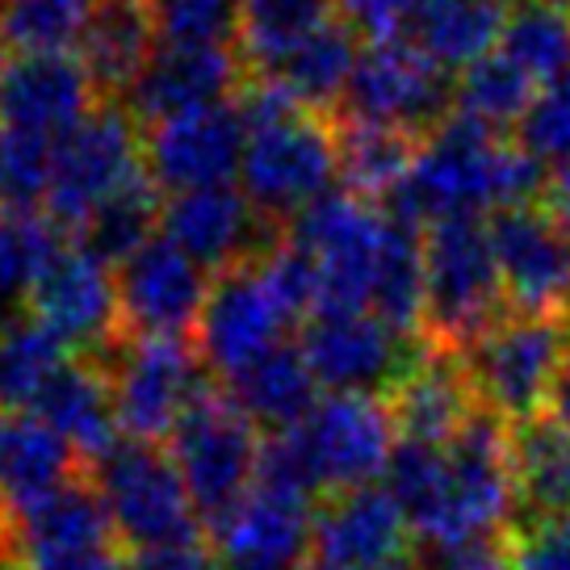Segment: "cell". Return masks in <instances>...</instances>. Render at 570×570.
Masks as SVG:
<instances>
[{
    "mask_svg": "<svg viewBox=\"0 0 570 570\" xmlns=\"http://www.w3.org/2000/svg\"><path fill=\"white\" fill-rule=\"evenodd\" d=\"M382 487L424 546L499 537L517 520L512 428L479 407L449 445L399 441Z\"/></svg>",
    "mask_w": 570,
    "mask_h": 570,
    "instance_id": "6da1fadb",
    "label": "cell"
},
{
    "mask_svg": "<svg viewBox=\"0 0 570 570\" xmlns=\"http://www.w3.org/2000/svg\"><path fill=\"white\" fill-rule=\"evenodd\" d=\"M550 173L524 156L517 142H503L495 130L449 114L415 147L411 173L391 194L386 210L407 218L411 227H436L453 218L520 210L546 202Z\"/></svg>",
    "mask_w": 570,
    "mask_h": 570,
    "instance_id": "7a4b0ae2",
    "label": "cell"
},
{
    "mask_svg": "<svg viewBox=\"0 0 570 570\" xmlns=\"http://www.w3.org/2000/svg\"><path fill=\"white\" fill-rule=\"evenodd\" d=\"M394 445L391 407L377 394H327L303 424L268 432L261 482L306 499L374 487L391 465Z\"/></svg>",
    "mask_w": 570,
    "mask_h": 570,
    "instance_id": "3957f363",
    "label": "cell"
},
{
    "mask_svg": "<svg viewBox=\"0 0 570 570\" xmlns=\"http://www.w3.org/2000/svg\"><path fill=\"white\" fill-rule=\"evenodd\" d=\"M567 356L570 332L562 320L503 311L487 332L465 344L458 361L474 391V403L508 428H517L550 407Z\"/></svg>",
    "mask_w": 570,
    "mask_h": 570,
    "instance_id": "277c9868",
    "label": "cell"
},
{
    "mask_svg": "<svg viewBox=\"0 0 570 570\" xmlns=\"http://www.w3.org/2000/svg\"><path fill=\"white\" fill-rule=\"evenodd\" d=\"M89 482L109 517L114 541L135 553L197 541V508L164 445L122 436L97 462Z\"/></svg>",
    "mask_w": 570,
    "mask_h": 570,
    "instance_id": "5b68a950",
    "label": "cell"
},
{
    "mask_svg": "<svg viewBox=\"0 0 570 570\" xmlns=\"http://www.w3.org/2000/svg\"><path fill=\"white\" fill-rule=\"evenodd\" d=\"M495 244L482 218H453L424 232V332L428 344L462 353L503 315Z\"/></svg>",
    "mask_w": 570,
    "mask_h": 570,
    "instance_id": "8992f818",
    "label": "cell"
},
{
    "mask_svg": "<svg viewBox=\"0 0 570 570\" xmlns=\"http://www.w3.org/2000/svg\"><path fill=\"white\" fill-rule=\"evenodd\" d=\"M97 361L109 377L122 436L135 441H168L180 420L210 394V370L189 340L122 332Z\"/></svg>",
    "mask_w": 570,
    "mask_h": 570,
    "instance_id": "52a82bcc",
    "label": "cell"
},
{
    "mask_svg": "<svg viewBox=\"0 0 570 570\" xmlns=\"http://www.w3.org/2000/svg\"><path fill=\"white\" fill-rule=\"evenodd\" d=\"M391 210L356 194H323L289 223V244L315 268L320 311H370Z\"/></svg>",
    "mask_w": 570,
    "mask_h": 570,
    "instance_id": "ba28073f",
    "label": "cell"
},
{
    "mask_svg": "<svg viewBox=\"0 0 570 570\" xmlns=\"http://www.w3.org/2000/svg\"><path fill=\"white\" fill-rule=\"evenodd\" d=\"M336 177V130L323 122V114H306V109L252 130L244 164H239V189L265 223H294L306 206L332 194Z\"/></svg>",
    "mask_w": 570,
    "mask_h": 570,
    "instance_id": "9c48e42d",
    "label": "cell"
},
{
    "mask_svg": "<svg viewBox=\"0 0 570 570\" xmlns=\"http://www.w3.org/2000/svg\"><path fill=\"white\" fill-rule=\"evenodd\" d=\"M265 436L227 394H206L177 432L168 436V458L177 465L197 517L214 524L261 482Z\"/></svg>",
    "mask_w": 570,
    "mask_h": 570,
    "instance_id": "30bf717a",
    "label": "cell"
},
{
    "mask_svg": "<svg viewBox=\"0 0 570 570\" xmlns=\"http://www.w3.org/2000/svg\"><path fill=\"white\" fill-rule=\"evenodd\" d=\"M135 177H142L139 122L122 106H97L55 142V173L42 206L55 227L80 235L92 214Z\"/></svg>",
    "mask_w": 570,
    "mask_h": 570,
    "instance_id": "8fae6325",
    "label": "cell"
},
{
    "mask_svg": "<svg viewBox=\"0 0 570 570\" xmlns=\"http://www.w3.org/2000/svg\"><path fill=\"white\" fill-rule=\"evenodd\" d=\"M340 109H344V122L391 126L420 139L453 114V80L415 42L386 38V42L361 47Z\"/></svg>",
    "mask_w": 570,
    "mask_h": 570,
    "instance_id": "7c38bea8",
    "label": "cell"
},
{
    "mask_svg": "<svg viewBox=\"0 0 570 570\" xmlns=\"http://www.w3.org/2000/svg\"><path fill=\"white\" fill-rule=\"evenodd\" d=\"M298 348L320 391L386 399L428 344L377 320L374 311H315L306 320Z\"/></svg>",
    "mask_w": 570,
    "mask_h": 570,
    "instance_id": "4fadbf2b",
    "label": "cell"
},
{
    "mask_svg": "<svg viewBox=\"0 0 570 570\" xmlns=\"http://www.w3.org/2000/svg\"><path fill=\"white\" fill-rule=\"evenodd\" d=\"M289 323H298V315L273 289L265 265L256 256L248 265L227 268L210 282V298L194 327V348L202 365L227 382L256 356L285 344Z\"/></svg>",
    "mask_w": 570,
    "mask_h": 570,
    "instance_id": "5bb4252c",
    "label": "cell"
},
{
    "mask_svg": "<svg viewBox=\"0 0 570 570\" xmlns=\"http://www.w3.org/2000/svg\"><path fill=\"white\" fill-rule=\"evenodd\" d=\"M26 303L30 320L42 323L68 353L101 356L122 336L114 265L85 248L80 239L59 248V256L42 268L35 289L26 294Z\"/></svg>",
    "mask_w": 570,
    "mask_h": 570,
    "instance_id": "9a60e30c",
    "label": "cell"
},
{
    "mask_svg": "<svg viewBox=\"0 0 570 570\" xmlns=\"http://www.w3.org/2000/svg\"><path fill=\"white\" fill-rule=\"evenodd\" d=\"M248 151V126L235 101L156 122L142 139V173L160 194L232 185Z\"/></svg>",
    "mask_w": 570,
    "mask_h": 570,
    "instance_id": "2e32d148",
    "label": "cell"
},
{
    "mask_svg": "<svg viewBox=\"0 0 570 570\" xmlns=\"http://www.w3.org/2000/svg\"><path fill=\"white\" fill-rule=\"evenodd\" d=\"M499 282L508 311L520 315H570V235L546 206L503 210L491 223Z\"/></svg>",
    "mask_w": 570,
    "mask_h": 570,
    "instance_id": "e0dca14e",
    "label": "cell"
},
{
    "mask_svg": "<svg viewBox=\"0 0 570 570\" xmlns=\"http://www.w3.org/2000/svg\"><path fill=\"white\" fill-rule=\"evenodd\" d=\"M114 277H118V315L126 336L185 340L210 298V273L164 235L130 252L114 268Z\"/></svg>",
    "mask_w": 570,
    "mask_h": 570,
    "instance_id": "ac0fdd59",
    "label": "cell"
},
{
    "mask_svg": "<svg viewBox=\"0 0 570 570\" xmlns=\"http://www.w3.org/2000/svg\"><path fill=\"white\" fill-rule=\"evenodd\" d=\"M244 89V55L232 42H160L135 85L122 92V109L135 122H168L194 109L227 106Z\"/></svg>",
    "mask_w": 570,
    "mask_h": 570,
    "instance_id": "d6986e66",
    "label": "cell"
},
{
    "mask_svg": "<svg viewBox=\"0 0 570 570\" xmlns=\"http://www.w3.org/2000/svg\"><path fill=\"white\" fill-rule=\"evenodd\" d=\"M311 499L256 482L227 517L214 520L210 537L227 570H303L311 558Z\"/></svg>",
    "mask_w": 570,
    "mask_h": 570,
    "instance_id": "ffe728a7",
    "label": "cell"
},
{
    "mask_svg": "<svg viewBox=\"0 0 570 570\" xmlns=\"http://www.w3.org/2000/svg\"><path fill=\"white\" fill-rule=\"evenodd\" d=\"M268 227L273 223L256 214L239 185H214V189L164 197L160 235L173 239L206 273H227V268L265 256L273 248Z\"/></svg>",
    "mask_w": 570,
    "mask_h": 570,
    "instance_id": "44dd1931",
    "label": "cell"
},
{
    "mask_svg": "<svg viewBox=\"0 0 570 570\" xmlns=\"http://www.w3.org/2000/svg\"><path fill=\"white\" fill-rule=\"evenodd\" d=\"M411 524L391 491L356 487L340 491L315 512L311 562L315 570H386L407 558Z\"/></svg>",
    "mask_w": 570,
    "mask_h": 570,
    "instance_id": "7402d4cb",
    "label": "cell"
},
{
    "mask_svg": "<svg viewBox=\"0 0 570 570\" xmlns=\"http://www.w3.org/2000/svg\"><path fill=\"white\" fill-rule=\"evenodd\" d=\"M97 80L76 55H18L0 92V126L59 142L97 109Z\"/></svg>",
    "mask_w": 570,
    "mask_h": 570,
    "instance_id": "603a6c76",
    "label": "cell"
},
{
    "mask_svg": "<svg viewBox=\"0 0 570 570\" xmlns=\"http://www.w3.org/2000/svg\"><path fill=\"white\" fill-rule=\"evenodd\" d=\"M386 399H391L386 407H391L399 441H415V445H449L479 411L458 353L436 344H428Z\"/></svg>",
    "mask_w": 570,
    "mask_h": 570,
    "instance_id": "cb8c5ba5",
    "label": "cell"
},
{
    "mask_svg": "<svg viewBox=\"0 0 570 570\" xmlns=\"http://www.w3.org/2000/svg\"><path fill=\"white\" fill-rule=\"evenodd\" d=\"M0 520H4L9 546L18 550L21 562L47 558V553L109 546V541H114L106 508H101V499H97L89 479L63 482L59 491L35 499L30 508L9 512V517H0Z\"/></svg>",
    "mask_w": 570,
    "mask_h": 570,
    "instance_id": "d4e9b609",
    "label": "cell"
},
{
    "mask_svg": "<svg viewBox=\"0 0 570 570\" xmlns=\"http://www.w3.org/2000/svg\"><path fill=\"white\" fill-rule=\"evenodd\" d=\"M76 449L35 411L0 415V517L30 508L35 499L71 482Z\"/></svg>",
    "mask_w": 570,
    "mask_h": 570,
    "instance_id": "484cf974",
    "label": "cell"
},
{
    "mask_svg": "<svg viewBox=\"0 0 570 570\" xmlns=\"http://www.w3.org/2000/svg\"><path fill=\"white\" fill-rule=\"evenodd\" d=\"M227 399L265 432H285L303 424L320 403V382L311 374L298 344H277L256 356L235 377H227Z\"/></svg>",
    "mask_w": 570,
    "mask_h": 570,
    "instance_id": "4316f807",
    "label": "cell"
},
{
    "mask_svg": "<svg viewBox=\"0 0 570 570\" xmlns=\"http://www.w3.org/2000/svg\"><path fill=\"white\" fill-rule=\"evenodd\" d=\"M160 51V26L151 0H97L80 38V59L101 92H126L147 59Z\"/></svg>",
    "mask_w": 570,
    "mask_h": 570,
    "instance_id": "83f0119b",
    "label": "cell"
},
{
    "mask_svg": "<svg viewBox=\"0 0 570 570\" xmlns=\"http://www.w3.org/2000/svg\"><path fill=\"white\" fill-rule=\"evenodd\" d=\"M35 415L47 420L89 462L122 441V424H118V407H114V391L101 361H68L63 374L51 382V391L42 394Z\"/></svg>",
    "mask_w": 570,
    "mask_h": 570,
    "instance_id": "f1b7e54d",
    "label": "cell"
},
{
    "mask_svg": "<svg viewBox=\"0 0 570 570\" xmlns=\"http://www.w3.org/2000/svg\"><path fill=\"white\" fill-rule=\"evenodd\" d=\"M508 13V0H420V9L411 13L407 42H415L436 68L465 71L499 47Z\"/></svg>",
    "mask_w": 570,
    "mask_h": 570,
    "instance_id": "f546056e",
    "label": "cell"
},
{
    "mask_svg": "<svg viewBox=\"0 0 570 570\" xmlns=\"http://www.w3.org/2000/svg\"><path fill=\"white\" fill-rule=\"evenodd\" d=\"M512 479L520 524L570 512V428L553 415L512 428Z\"/></svg>",
    "mask_w": 570,
    "mask_h": 570,
    "instance_id": "4dcf8cb0",
    "label": "cell"
},
{
    "mask_svg": "<svg viewBox=\"0 0 570 570\" xmlns=\"http://www.w3.org/2000/svg\"><path fill=\"white\" fill-rule=\"evenodd\" d=\"M361 42L344 21H332L315 35L298 42L289 55H282L277 63L261 76L277 80L306 114H327L332 106H340V97L348 89V76L356 68Z\"/></svg>",
    "mask_w": 570,
    "mask_h": 570,
    "instance_id": "1f68e13d",
    "label": "cell"
},
{
    "mask_svg": "<svg viewBox=\"0 0 570 570\" xmlns=\"http://www.w3.org/2000/svg\"><path fill=\"white\" fill-rule=\"evenodd\" d=\"M71 356L38 320H13L0 332V415H26L42 403Z\"/></svg>",
    "mask_w": 570,
    "mask_h": 570,
    "instance_id": "d6a6232c",
    "label": "cell"
},
{
    "mask_svg": "<svg viewBox=\"0 0 570 570\" xmlns=\"http://www.w3.org/2000/svg\"><path fill=\"white\" fill-rule=\"evenodd\" d=\"M336 147L340 180L348 185V194L365 197V202H391V194L411 173L420 139L391 130V126L344 122L336 135Z\"/></svg>",
    "mask_w": 570,
    "mask_h": 570,
    "instance_id": "836d02e7",
    "label": "cell"
},
{
    "mask_svg": "<svg viewBox=\"0 0 570 570\" xmlns=\"http://www.w3.org/2000/svg\"><path fill=\"white\" fill-rule=\"evenodd\" d=\"M340 0H244L239 4V55L268 71L282 55L336 21Z\"/></svg>",
    "mask_w": 570,
    "mask_h": 570,
    "instance_id": "e575fe53",
    "label": "cell"
},
{
    "mask_svg": "<svg viewBox=\"0 0 570 570\" xmlns=\"http://www.w3.org/2000/svg\"><path fill=\"white\" fill-rule=\"evenodd\" d=\"M370 311L407 336L424 332V235L399 214H391V235L382 248Z\"/></svg>",
    "mask_w": 570,
    "mask_h": 570,
    "instance_id": "d590c367",
    "label": "cell"
},
{
    "mask_svg": "<svg viewBox=\"0 0 570 570\" xmlns=\"http://www.w3.org/2000/svg\"><path fill=\"white\" fill-rule=\"evenodd\" d=\"M533 92H537L533 80L495 47V51L482 55L479 63H470L453 80V114H462V118H470V122H479L499 135L503 126H517L524 118Z\"/></svg>",
    "mask_w": 570,
    "mask_h": 570,
    "instance_id": "8d00e7d4",
    "label": "cell"
},
{
    "mask_svg": "<svg viewBox=\"0 0 570 570\" xmlns=\"http://www.w3.org/2000/svg\"><path fill=\"white\" fill-rule=\"evenodd\" d=\"M160 223H164V197L160 189L142 177H135L126 189L109 197L101 210L92 214L89 223L80 227V244L92 248L101 261L109 265H122L130 252H139L147 239H156L160 235Z\"/></svg>",
    "mask_w": 570,
    "mask_h": 570,
    "instance_id": "74e56055",
    "label": "cell"
},
{
    "mask_svg": "<svg viewBox=\"0 0 570 570\" xmlns=\"http://www.w3.org/2000/svg\"><path fill=\"white\" fill-rule=\"evenodd\" d=\"M499 51L508 55L537 89L570 68V9L524 0L508 13Z\"/></svg>",
    "mask_w": 570,
    "mask_h": 570,
    "instance_id": "f35d334b",
    "label": "cell"
},
{
    "mask_svg": "<svg viewBox=\"0 0 570 570\" xmlns=\"http://www.w3.org/2000/svg\"><path fill=\"white\" fill-rule=\"evenodd\" d=\"M97 0H13L0 13L4 47L21 55H68L89 30Z\"/></svg>",
    "mask_w": 570,
    "mask_h": 570,
    "instance_id": "ab89813d",
    "label": "cell"
},
{
    "mask_svg": "<svg viewBox=\"0 0 570 570\" xmlns=\"http://www.w3.org/2000/svg\"><path fill=\"white\" fill-rule=\"evenodd\" d=\"M59 248H63V235L51 223V214L0 210V289L9 298L30 294Z\"/></svg>",
    "mask_w": 570,
    "mask_h": 570,
    "instance_id": "60d3db41",
    "label": "cell"
},
{
    "mask_svg": "<svg viewBox=\"0 0 570 570\" xmlns=\"http://www.w3.org/2000/svg\"><path fill=\"white\" fill-rule=\"evenodd\" d=\"M517 147L546 173L570 168V68L533 92L524 118L517 122Z\"/></svg>",
    "mask_w": 570,
    "mask_h": 570,
    "instance_id": "b9f144b4",
    "label": "cell"
},
{
    "mask_svg": "<svg viewBox=\"0 0 570 570\" xmlns=\"http://www.w3.org/2000/svg\"><path fill=\"white\" fill-rule=\"evenodd\" d=\"M55 173V142L0 126V210H38Z\"/></svg>",
    "mask_w": 570,
    "mask_h": 570,
    "instance_id": "7bdbcfd3",
    "label": "cell"
},
{
    "mask_svg": "<svg viewBox=\"0 0 570 570\" xmlns=\"http://www.w3.org/2000/svg\"><path fill=\"white\" fill-rule=\"evenodd\" d=\"M508 558L512 570H570V512L517 524Z\"/></svg>",
    "mask_w": 570,
    "mask_h": 570,
    "instance_id": "ee69618b",
    "label": "cell"
},
{
    "mask_svg": "<svg viewBox=\"0 0 570 570\" xmlns=\"http://www.w3.org/2000/svg\"><path fill=\"white\" fill-rule=\"evenodd\" d=\"M415 9H420V0H340L344 26L365 42H386V38L407 35Z\"/></svg>",
    "mask_w": 570,
    "mask_h": 570,
    "instance_id": "f6af8a7d",
    "label": "cell"
},
{
    "mask_svg": "<svg viewBox=\"0 0 570 570\" xmlns=\"http://www.w3.org/2000/svg\"><path fill=\"white\" fill-rule=\"evenodd\" d=\"M428 570H512L508 546L499 537H474L458 546H428Z\"/></svg>",
    "mask_w": 570,
    "mask_h": 570,
    "instance_id": "bcb514c9",
    "label": "cell"
},
{
    "mask_svg": "<svg viewBox=\"0 0 570 570\" xmlns=\"http://www.w3.org/2000/svg\"><path fill=\"white\" fill-rule=\"evenodd\" d=\"M130 570H227L218 562V553L202 541L168 546V550H147L130 558Z\"/></svg>",
    "mask_w": 570,
    "mask_h": 570,
    "instance_id": "7dc6e473",
    "label": "cell"
},
{
    "mask_svg": "<svg viewBox=\"0 0 570 570\" xmlns=\"http://www.w3.org/2000/svg\"><path fill=\"white\" fill-rule=\"evenodd\" d=\"M21 567L26 570H130V562L122 558L118 541H109V546H89V550L30 558V562H21Z\"/></svg>",
    "mask_w": 570,
    "mask_h": 570,
    "instance_id": "c3c4849f",
    "label": "cell"
},
{
    "mask_svg": "<svg viewBox=\"0 0 570 570\" xmlns=\"http://www.w3.org/2000/svg\"><path fill=\"white\" fill-rule=\"evenodd\" d=\"M546 210L567 227L570 235V168H562V173H553L550 177V189H546V202H541Z\"/></svg>",
    "mask_w": 570,
    "mask_h": 570,
    "instance_id": "681fc988",
    "label": "cell"
},
{
    "mask_svg": "<svg viewBox=\"0 0 570 570\" xmlns=\"http://www.w3.org/2000/svg\"><path fill=\"white\" fill-rule=\"evenodd\" d=\"M550 415L558 420V424L570 428V356H567V365H562V374H558V386H553Z\"/></svg>",
    "mask_w": 570,
    "mask_h": 570,
    "instance_id": "f907efd6",
    "label": "cell"
},
{
    "mask_svg": "<svg viewBox=\"0 0 570 570\" xmlns=\"http://www.w3.org/2000/svg\"><path fill=\"white\" fill-rule=\"evenodd\" d=\"M9 323H13V298H9L4 289H0V332H4Z\"/></svg>",
    "mask_w": 570,
    "mask_h": 570,
    "instance_id": "816d5d0a",
    "label": "cell"
},
{
    "mask_svg": "<svg viewBox=\"0 0 570 570\" xmlns=\"http://www.w3.org/2000/svg\"><path fill=\"white\" fill-rule=\"evenodd\" d=\"M4 76H9V59H4V38H0V92H4Z\"/></svg>",
    "mask_w": 570,
    "mask_h": 570,
    "instance_id": "f5cc1de1",
    "label": "cell"
},
{
    "mask_svg": "<svg viewBox=\"0 0 570 570\" xmlns=\"http://www.w3.org/2000/svg\"><path fill=\"white\" fill-rule=\"evenodd\" d=\"M386 570H428L424 562H411V558H403V562H394V567H386Z\"/></svg>",
    "mask_w": 570,
    "mask_h": 570,
    "instance_id": "db71d44e",
    "label": "cell"
},
{
    "mask_svg": "<svg viewBox=\"0 0 570 570\" xmlns=\"http://www.w3.org/2000/svg\"><path fill=\"white\" fill-rule=\"evenodd\" d=\"M537 4H553V9H570V0H537Z\"/></svg>",
    "mask_w": 570,
    "mask_h": 570,
    "instance_id": "11a10c76",
    "label": "cell"
},
{
    "mask_svg": "<svg viewBox=\"0 0 570 570\" xmlns=\"http://www.w3.org/2000/svg\"><path fill=\"white\" fill-rule=\"evenodd\" d=\"M9 4H13V0H0V13H4V9H9Z\"/></svg>",
    "mask_w": 570,
    "mask_h": 570,
    "instance_id": "9f6ffc18",
    "label": "cell"
}]
</instances>
